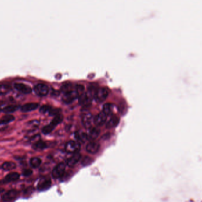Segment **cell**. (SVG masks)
Wrapping results in <instances>:
<instances>
[{"mask_svg": "<svg viewBox=\"0 0 202 202\" xmlns=\"http://www.w3.org/2000/svg\"><path fill=\"white\" fill-rule=\"evenodd\" d=\"M109 95V90L107 88H100L97 89L94 98L97 102L101 103L107 98Z\"/></svg>", "mask_w": 202, "mask_h": 202, "instance_id": "obj_1", "label": "cell"}, {"mask_svg": "<svg viewBox=\"0 0 202 202\" xmlns=\"http://www.w3.org/2000/svg\"><path fill=\"white\" fill-rule=\"evenodd\" d=\"M65 151L68 153L78 152L81 148V145L79 142L70 141L67 142L65 145Z\"/></svg>", "mask_w": 202, "mask_h": 202, "instance_id": "obj_2", "label": "cell"}, {"mask_svg": "<svg viewBox=\"0 0 202 202\" xmlns=\"http://www.w3.org/2000/svg\"><path fill=\"white\" fill-rule=\"evenodd\" d=\"M94 117L91 113H87L85 114L82 118V125L87 129H89L92 127V125L94 123Z\"/></svg>", "mask_w": 202, "mask_h": 202, "instance_id": "obj_3", "label": "cell"}, {"mask_svg": "<svg viewBox=\"0 0 202 202\" xmlns=\"http://www.w3.org/2000/svg\"><path fill=\"white\" fill-rule=\"evenodd\" d=\"M66 165L63 162H61L58 164L53 170L52 176L55 179H58L61 177L65 171Z\"/></svg>", "mask_w": 202, "mask_h": 202, "instance_id": "obj_4", "label": "cell"}, {"mask_svg": "<svg viewBox=\"0 0 202 202\" xmlns=\"http://www.w3.org/2000/svg\"><path fill=\"white\" fill-rule=\"evenodd\" d=\"M78 97V94L75 91H69L63 93L62 96V101L65 103H71L74 101H75Z\"/></svg>", "mask_w": 202, "mask_h": 202, "instance_id": "obj_5", "label": "cell"}, {"mask_svg": "<svg viewBox=\"0 0 202 202\" xmlns=\"http://www.w3.org/2000/svg\"><path fill=\"white\" fill-rule=\"evenodd\" d=\"M35 93L40 96H45L48 95L49 92V88L48 86L44 84H38L34 88Z\"/></svg>", "mask_w": 202, "mask_h": 202, "instance_id": "obj_6", "label": "cell"}, {"mask_svg": "<svg viewBox=\"0 0 202 202\" xmlns=\"http://www.w3.org/2000/svg\"><path fill=\"white\" fill-rule=\"evenodd\" d=\"M92 99L93 98L87 92H84V93H82L80 96H78L79 103L84 107L90 105Z\"/></svg>", "mask_w": 202, "mask_h": 202, "instance_id": "obj_7", "label": "cell"}, {"mask_svg": "<svg viewBox=\"0 0 202 202\" xmlns=\"http://www.w3.org/2000/svg\"><path fill=\"white\" fill-rule=\"evenodd\" d=\"M100 134V130H99L97 128L91 127L88 129V131L86 133L87 140L91 141H93L94 140H95L96 138H98Z\"/></svg>", "mask_w": 202, "mask_h": 202, "instance_id": "obj_8", "label": "cell"}, {"mask_svg": "<svg viewBox=\"0 0 202 202\" xmlns=\"http://www.w3.org/2000/svg\"><path fill=\"white\" fill-rule=\"evenodd\" d=\"M100 148V145L94 141H90L87 144L86 146V150L88 153L91 154H95L99 151Z\"/></svg>", "mask_w": 202, "mask_h": 202, "instance_id": "obj_9", "label": "cell"}, {"mask_svg": "<svg viewBox=\"0 0 202 202\" xmlns=\"http://www.w3.org/2000/svg\"><path fill=\"white\" fill-rule=\"evenodd\" d=\"M106 121L107 115L104 113L101 112L94 117V123L98 127H101L106 123Z\"/></svg>", "mask_w": 202, "mask_h": 202, "instance_id": "obj_10", "label": "cell"}, {"mask_svg": "<svg viewBox=\"0 0 202 202\" xmlns=\"http://www.w3.org/2000/svg\"><path fill=\"white\" fill-rule=\"evenodd\" d=\"M81 155L79 152H76L73 154V155L71 157L67 162V164L69 166L72 167L75 166L80 160H81Z\"/></svg>", "mask_w": 202, "mask_h": 202, "instance_id": "obj_11", "label": "cell"}, {"mask_svg": "<svg viewBox=\"0 0 202 202\" xmlns=\"http://www.w3.org/2000/svg\"><path fill=\"white\" fill-rule=\"evenodd\" d=\"M19 194V192L16 190H11L6 193H5L2 196V199L5 202H10L15 199Z\"/></svg>", "mask_w": 202, "mask_h": 202, "instance_id": "obj_12", "label": "cell"}, {"mask_svg": "<svg viewBox=\"0 0 202 202\" xmlns=\"http://www.w3.org/2000/svg\"><path fill=\"white\" fill-rule=\"evenodd\" d=\"M14 88L17 91L24 94L31 93L32 91L30 86L23 83H16L14 84Z\"/></svg>", "mask_w": 202, "mask_h": 202, "instance_id": "obj_13", "label": "cell"}, {"mask_svg": "<svg viewBox=\"0 0 202 202\" xmlns=\"http://www.w3.org/2000/svg\"><path fill=\"white\" fill-rule=\"evenodd\" d=\"M39 106V104L38 103H28L21 107V111L24 112L32 111L36 110Z\"/></svg>", "mask_w": 202, "mask_h": 202, "instance_id": "obj_14", "label": "cell"}, {"mask_svg": "<svg viewBox=\"0 0 202 202\" xmlns=\"http://www.w3.org/2000/svg\"><path fill=\"white\" fill-rule=\"evenodd\" d=\"M120 121L119 118L117 116H113L106 123V128L110 129L116 127Z\"/></svg>", "mask_w": 202, "mask_h": 202, "instance_id": "obj_15", "label": "cell"}, {"mask_svg": "<svg viewBox=\"0 0 202 202\" xmlns=\"http://www.w3.org/2000/svg\"><path fill=\"white\" fill-rule=\"evenodd\" d=\"M51 186V181L50 179H45L41 181L38 186V190L40 191H45L49 189Z\"/></svg>", "mask_w": 202, "mask_h": 202, "instance_id": "obj_16", "label": "cell"}, {"mask_svg": "<svg viewBox=\"0 0 202 202\" xmlns=\"http://www.w3.org/2000/svg\"><path fill=\"white\" fill-rule=\"evenodd\" d=\"M20 177V174L18 172H13L9 173L4 179V181L6 183L14 182L17 180Z\"/></svg>", "mask_w": 202, "mask_h": 202, "instance_id": "obj_17", "label": "cell"}, {"mask_svg": "<svg viewBox=\"0 0 202 202\" xmlns=\"http://www.w3.org/2000/svg\"><path fill=\"white\" fill-rule=\"evenodd\" d=\"M113 110V105L110 103H107L103 105L102 112L107 116L111 114Z\"/></svg>", "mask_w": 202, "mask_h": 202, "instance_id": "obj_18", "label": "cell"}, {"mask_svg": "<svg viewBox=\"0 0 202 202\" xmlns=\"http://www.w3.org/2000/svg\"><path fill=\"white\" fill-rule=\"evenodd\" d=\"M47 147V145L45 142L42 141H38L34 143L33 145V148L36 150H42Z\"/></svg>", "mask_w": 202, "mask_h": 202, "instance_id": "obj_19", "label": "cell"}, {"mask_svg": "<svg viewBox=\"0 0 202 202\" xmlns=\"http://www.w3.org/2000/svg\"><path fill=\"white\" fill-rule=\"evenodd\" d=\"M75 137L77 140L78 142H84L86 141L87 140V137L86 133L84 132H77L75 134Z\"/></svg>", "mask_w": 202, "mask_h": 202, "instance_id": "obj_20", "label": "cell"}, {"mask_svg": "<svg viewBox=\"0 0 202 202\" xmlns=\"http://www.w3.org/2000/svg\"><path fill=\"white\" fill-rule=\"evenodd\" d=\"M14 120V117L13 115L8 114L7 115L4 116L2 118L0 119V125H5L9 124L11 122Z\"/></svg>", "mask_w": 202, "mask_h": 202, "instance_id": "obj_21", "label": "cell"}, {"mask_svg": "<svg viewBox=\"0 0 202 202\" xmlns=\"http://www.w3.org/2000/svg\"><path fill=\"white\" fill-rule=\"evenodd\" d=\"M16 167V164L14 162H5L2 165V168L4 170H7V171L12 170L14 169Z\"/></svg>", "mask_w": 202, "mask_h": 202, "instance_id": "obj_22", "label": "cell"}, {"mask_svg": "<svg viewBox=\"0 0 202 202\" xmlns=\"http://www.w3.org/2000/svg\"><path fill=\"white\" fill-rule=\"evenodd\" d=\"M19 109V106L17 105H9L5 107L3 109V112L5 113H11L17 111Z\"/></svg>", "mask_w": 202, "mask_h": 202, "instance_id": "obj_23", "label": "cell"}, {"mask_svg": "<svg viewBox=\"0 0 202 202\" xmlns=\"http://www.w3.org/2000/svg\"><path fill=\"white\" fill-rule=\"evenodd\" d=\"M41 161L39 158L33 157L31 158L30 161L31 166L33 168H38L41 165Z\"/></svg>", "mask_w": 202, "mask_h": 202, "instance_id": "obj_24", "label": "cell"}, {"mask_svg": "<svg viewBox=\"0 0 202 202\" xmlns=\"http://www.w3.org/2000/svg\"><path fill=\"white\" fill-rule=\"evenodd\" d=\"M10 87L7 85H0V95H5L10 91Z\"/></svg>", "mask_w": 202, "mask_h": 202, "instance_id": "obj_25", "label": "cell"}, {"mask_svg": "<svg viewBox=\"0 0 202 202\" xmlns=\"http://www.w3.org/2000/svg\"><path fill=\"white\" fill-rule=\"evenodd\" d=\"M55 129V127L52 125L51 124H49V125H46L45 126L43 129H42V132L44 134H50L51 132L53 130Z\"/></svg>", "mask_w": 202, "mask_h": 202, "instance_id": "obj_26", "label": "cell"}, {"mask_svg": "<svg viewBox=\"0 0 202 202\" xmlns=\"http://www.w3.org/2000/svg\"><path fill=\"white\" fill-rule=\"evenodd\" d=\"M52 107L49 106V105H44L42 106L40 109V112L42 114H45V113H48L50 110H51Z\"/></svg>", "mask_w": 202, "mask_h": 202, "instance_id": "obj_27", "label": "cell"}, {"mask_svg": "<svg viewBox=\"0 0 202 202\" xmlns=\"http://www.w3.org/2000/svg\"><path fill=\"white\" fill-rule=\"evenodd\" d=\"M75 91L77 92L78 96H79L84 93V87L81 85H77L75 87Z\"/></svg>", "mask_w": 202, "mask_h": 202, "instance_id": "obj_28", "label": "cell"}, {"mask_svg": "<svg viewBox=\"0 0 202 202\" xmlns=\"http://www.w3.org/2000/svg\"><path fill=\"white\" fill-rule=\"evenodd\" d=\"M71 88H72V85L70 83H67L64 85H63L61 88V91L62 92L65 93L66 92H68L69 91H71Z\"/></svg>", "mask_w": 202, "mask_h": 202, "instance_id": "obj_29", "label": "cell"}, {"mask_svg": "<svg viewBox=\"0 0 202 202\" xmlns=\"http://www.w3.org/2000/svg\"><path fill=\"white\" fill-rule=\"evenodd\" d=\"M61 110H60V109H56V108H51L50 111L48 113V114H49L50 116H54V117L56 116V115H57L61 114Z\"/></svg>", "mask_w": 202, "mask_h": 202, "instance_id": "obj_30", "label": "cell"}, {"mask_svg": "<svg viewBox=\"0 0 202 202\" xmlns=\"http://www.w3.org/2000/svg\"><path fill=\"white\" fill-rule=\"evenodd\" d=\"M31 173H32V171L29 169H26L23 172V174L25 176H29L31 174Z\"/></svg>", "mask_w": 202, "mask_h": 202, "instance_id": "obj_31", "label": "cell"}, {"mask_svg": "<svg viewBox=\"0 0 202 202\" xmlns=\"http://www.w3.org/2000/svg\"><path fill=\"white\" fill-rule=\"evenodd\" d=\"M0 111H1V110H0Z\"/></svg>", "mask_w": 202, "mask_h": 202, "instance_id": "obj_32", "label": "cell"}]
</instances>
